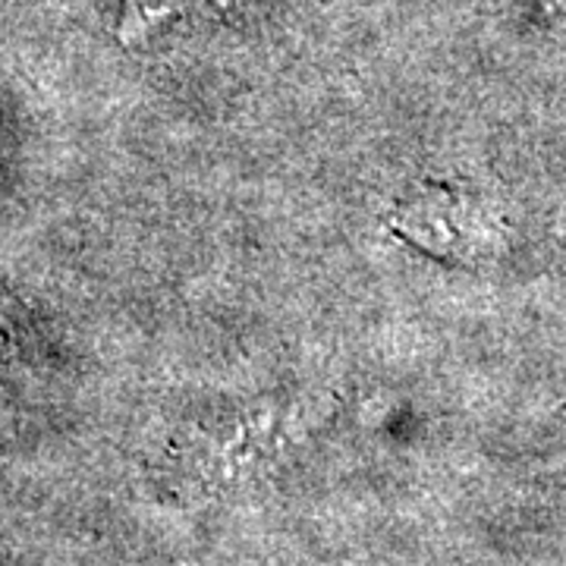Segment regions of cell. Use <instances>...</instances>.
I'll use <instances>...</instances> for the list:
<instances>
[{
    "label": "cell",
    "instance_id": "6da1fadb",
    "mask_svg": "<svg viewBox=\"0 0 566 566\" xmlns=\"http://www.w3.org/2000/svg\"><path fill=\"white\" fill-rule=\"evenodd\" d=\"M397 230L409 243L438 259H479L488 245V221L482 208L453 186H424L397 214Z\"/></svg>",
    "mask_w": 566,
    "mask_h": 566
}]
</instances>
